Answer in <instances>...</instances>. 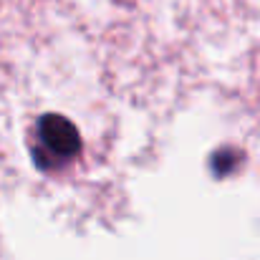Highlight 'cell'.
<instances>
[{
	"mask_svg": "<svg viewBox=\"0 0 260 260\" xmlns=\"http://www.w3.org/2000/svg\"><path fill=\"white\" fill-rule=\"evenodd\" d=\"M235 149H222V152H217L215 157H212V172L215 174H228V172H233V162H235Z\"/></svg>",
	"mask_w": 260,
	"mask_h": 260,
	"instance_id": "cell-2",
	"label": "cell"
},
{
	"mask_svg": "<svg viewBox=\"0 0 260 260\" xmlns=\"http://www.w3.org/2000/svg\"><path fill=\"white\" fill-rule=\"evenodd\" d=\"M81 152V134L79 129L61 114H46L36 124V144L33 159L38 170L53 172L66 167Z\"/></svg>",
	"mask_w": 260,
	"mask_h": 260,
	"instance_id": "cell-1",
	"label": "cell"
}]
</instances>
